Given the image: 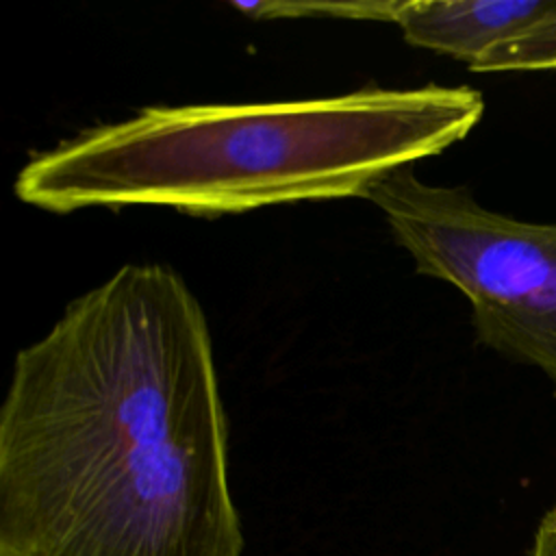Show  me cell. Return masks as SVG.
Masks as SVG:
<instances>
[{
    "mask_svg": "<svg viewBox=\"0 0 556 556\" xmlns=\"http://www.w3.org/2000/svg\"><path fill=\"white\" fill-rule=\"evenodd\" d=\"M206 315L128 263L22 348L0 406V556H241Z\"/></svg>",
    "mask_w": 556,
    "mask_h": 556,
    "instance_id": "obj_1",
    "label": "cell"
},
{
    "mask_svg": "<svg viewBox=\"0 0 556 556\" xmlns=\"http://www.w3.org/2000/svg\"><path fill=\"white\" fill-rule=\"evenodd\" d=\"M467 85L363 87L341 96L143 106L37 152L13 185L41 211L167 206L217 217L365 198L382 176L437 156L482 119Z\"/></svg>",
    "mask_w": 556,
    "mask_h": 556,
    "instance_id": "obj_2",
    "label": "cell"
},
{
    "mask_svg": "<svg viewBox=\"0 0 556 556\" xmlns=\"http://www.w3.org/2000/svg\"><path fill=\"white\" fill-rule=\"evenodd\" d=\"M421 276L456 287L476 339L539 369L556 395V228L480 204L467 187L430 185L410 167L376 180L367 195Z\"/></svg>",
    "mask_w": 556,
    "mask_h": 556,
    "instance_id": "obj_3",
    "label": "cell"
},
{
    "mask_svg": "<svg viewBox=\"0 0 556 556\" xmlns=\"http://www.w3.org/2000/svg\"><path fill=\"white\" fill-rule=\"evenodd\" d=\"M556 0H400L393 24L410 46L473 65Z\"/></svg>",
    "mask_w": 556,
    "mask_h": 556,
    "instance_id": "obj_4",
    "label": "cell"
},
{
    "mask_svg": "<svg viewBox=\"0 0 556 556\" xmlns=\"http://www.w3.org/2000/svg\"><path fill=\"white\" fill-rule=\"evenodd\" d=\"M471 72H556V2L515 37L480 56Z\"/></svg>",
    "mask_w": 556,
    "mask_h": 556,
    "instance_id": "obj_5",
    "label": "cell"
},
{
    "mask_svg": "<svg viewBox=\"0 0 556 556\" xmlns=\"http://www.w3.org/2000/svg\"><path fill=\"white\" fill-rule=\"evenodd\" d=\"M400 0L367 2H232V7L254 20L276 17H341L393 22Z\"/></svg>",
    "mask_w": 556,
    "mask_h": 556,
    "instance_id": "obj_6",
    "label": "cell"
},
{
    "mask_svg": "<svg viewBox=\"0 0 556 556\" xmlns=\"http://www.w3.org/2000/svg\"><path fill=\"white\" fill-rule=\"evenodd\" d=\"M528 556H556V504L539 519Z\"/></svg>",
    "mask_w": 556,
    "mask_h": 556,
    "instance_id": "obj_7",
    "label": "cell"
},
{
    "mask_svg": "<svg viewBox=\"0 0 556 556\" xmlns=\"http://www.w3.org/2000/svg\"><path fill=\"white\" fill-rule=\"evenodd\" d=\"M554 228H556V222H554Z\"/></svg>",
    "mask_w": 556,
    "mask_h": 556,
    "instance_id": "obj_8",
    "label": "cell"
}]
</instances>
